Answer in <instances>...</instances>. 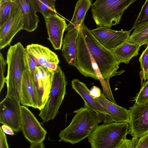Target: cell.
<instances>
[{
    "instance_id": "cell-21",
    "label": "cell",
    "mask_w": 148,
    "mask_h": 148,
    "mask_svg": "<svg viewBox=\"0 0 148 148\" xmlns=\"http://www.w3.org/2000/svg\"><path fill=\"white\" fill-rule=\"evenodd\" d=\"M140 46L127 41L111 51L120 63L128 64L133 57L139 54Z\"/></svg>"
},
{
    "instance_id": "cell-23",
    "label": "cell",
    "mask_w": 148,
    "mask_h": 148,
    "mask_svg": "<svg viewBox=\"0 0 148 148\" xmlns=\"http://www.w3.org/2000/svg\"><path fill=\"white\" fill-rule=\"evenodd\" d=\"M127 41L137 44L140 47L148 45V23L135 29Z\"/></svg>"
},
{
    "instance_id": "cell-24",
    "label": "cell",
    "mask_w": 148,
    "mask_h": 148,
    "mask_svg": "<svg viewBox=\"0 0 148 148\" xmlns=\"http://www.w3.org/2000/svg\"><path fill=\"white\" fill-rule=\"evenodd\" d=\"M37 12L41 13L44 17L57 13L55 7L56 0H31Z\"/></svg>"
},
{
    "instance_id": "cell-5",
    "label": "cell",
    "mask_w": 148,
    "mask_h": 148,
    "mask_svg": "<svg viewBox=\"0 0 148 148\" xmlns=\"http://www.w3.org/2000/svg\"><path fill=\"white\" fill-rule=\"evenodd\" d=\"M138 0H96L92 6V17L98 27L118 24L124 12Z\"/></svg>"
},
{
    "instance_id": "cell-16",
    "label": "cell",
    "mask_w": 148,
    "mask_h": 148,
    "mask_svg": "<svg viewBox=\"0 0 148 148\" xmlns=\"http://www.w3.org/2000/svg\"><path fill=\"white\" fill-rule=\"evenodd\" d=\"M44 17L48 36V39L55 50L61 49L63 34L68 27L65 20L57 13Z\"/></svg>"
},
{
    "instance_id": "cell-6",
    "label": "cell",
    "mask_w": 148,
    "mask_h": 148,
    "mask_svg": "<svg viewBox=\"0 0 148 148\" xmlns=\"http://www.w3.org/2000/svg\"><path fill=\"white\" fill-rule=\"evenodd\" d=\"M53 81L46 102L40 111L38 116L44 122L53 119L58 113L66 93L67 84L64 73L59 66L53 71Z\"/></svg>"
},
{
    "instance_id": "cell-18",
    "label": "cell",
    "mask_w": 148,
    "mask_h": 148,
    "mask_svg": "<svg viewBox=\"0 0 148 148\" xmlns=\"http://www.w3.org/2000/svg\"><path fill=\"white\" fill-rule=\"evenodd\" d=\"M80 28H75L68 31L63 40L62 44L63 56L68 64L76 68L77 66L76 56V43Z\"/></svg>"
},
{
    "instance_id": "cell-13",
    "label": "cell",
    "mask_w": 148,
    "mask_h": 148,
    "mask_svg": "<svg viewBox=\"0 0 148 148\" xmlns=\"http://www.w3.org/2000/svg\"><path fill=\"white\" fill-rule=\"evenodd\" d=\"M133 29L115 31L108 27H98L90 31L101 44L111 51L126 41Z\"/></svg>"
},
{
    "instance_id": "cell-29",
    "label": "cell",
    "mask_w": 148,
    "mask_h": 148,
    "mask_svg": "<svg viewBox=\"0 0 148 148\" xmlns=\"http://www.w3.org/2000/svg\"><path fill=\"white\" fill-rule=\"evenodd\" d=\"M24 60L25 69L32 73L38 66L26 48L24 50Z\"/></svg>"
},
{
    "instance_id": "cell-26",
    "label": "cell",
    "mask_w": 148,
    "mask_h": 148,
    "mask_svg": "<svg viewBox=\"0 0 148 148\" xmlns=\"http://www.w3.org/2000/svg\"><path fill=\"white\" fill-rule=\"evenodd\" d=\"M13 3V0H0V26L8 18Z\"/></svg>"
},
{
    "instance_id": "cell-37",
    "label": "cell",
    "mask_w": 148,
    "mask_h": 148,
    "mask_svg": "<svg viewBox=\"0 0 148 148\" xmlns=\"http://www.w3.org/2000/svg\"><path fill=\"white\" fill-rule=\"evenodd\" d=\"M44 145L42 142L31 143L30 148H44Z\"/></svg>"
},
{
    "instance_id": "cell-10",
    "label": "cell",
    "mask_w": 148,
    "mask_h": 148,
    "mask_svg": "<svg viewBox=\"0 0 148 148\" xmlns=\"http://www.w3.org/2000/svg\"><path fill=\"white\" fill-rule=\"evenodd\" d=\"M37 99L38 109L45 105L50 91L54 72L42 66H37L32 73Z\"/></svg>"
},
{
    "instance_id": "cell-14",
    "label": "cell",
    "mask_w": 148,
    "mask_h": 148,
    "mask_svg": "<svg viewBox=\"0 0 148 148\" xmlns=\"http://www.w3.org/2000/svg\"><path fill=\"white\" fill-rule=\"evenodd\" d=\"M71 86L73 89L83 99L84 106L96 113L101 122L106 123L113 122L106 109L92 95L90 90L85 84L77 79H75L71 81Z\"/></svg>"
},
{
    "instance_id": "cell-35",
    "label": "cell",
    "mask_w": 148,
    "mask_h": 148,
    "mask_svg": "<svg viewBox=\"0 0 148 148\" xmlns=\"http://www.w3.org/2000/svg\"><path fill=\"white\" fill-rule=\"evenodd\" d=\"M138 138L136 136L133 137L128 148H136L138 141Z\"/></svg>"
},
{
    "instance_id": "cell-2",
    "label": "cell",
    "mask_w": 148,
    "mask_h": 148,
    "mask_svg": "<svg viewBox=\"0 0 148 148\" xmlns=\"http://www.w3.org/2000/svg\"><path fill=\"white\" fill-rule=\"evenodd\" d=\"M25 48L18 42L10 46L7 55V73L5 79L7 87L6 97L20 102V92L23 74L25 69L24 60Z\"/></svg>"
},
{
    "instance_id": "cell-32",
    "label": "cell",
    "mask_w": 148,
    "mask_h": 148,
    "mask_svg": "<svg viewBox=\"0 0 148 148\" xmlns=\"http://www.w3.org/2000/svg\"><path fill=\"white\" fill-rule=\"evenodd\" d=\"M6 136L5 133L0 128V148H8Z\"/></svg>"
},
{
    "instance_id": "cell-27",
    "label": "cell",
    "mask_w": 148,
    "mask_h": 148,
    "mask_svg": "<svg viewBox=\"0 0 148 148\" xmlns=\"http://www.w3.org/2000/svg\"><path fill=\"white\" fill-rule=\"evenodd\" d=\"M148 23V0H146L135 21L132 28H137Z\"/></svg>"
},
{
    "instance_id": "cell-33",
    "label": "cell",
    "mask_w": 148,
    "mask_h": 148,
    "mask_svg": "<svg viewBox=\"0 0 148 148\" xmlns=\"http://www.w3.org/2000/svg\"><path fill=\"white\" fill-rule=\"evenodd\" d=\"M90 90L91 95L94 98L99 97L101 94L100 88L96 86H93Z\"/></svg>"
},
{
    "instance_id": "cell-15",
    "label": "cell",
    "mask_w": 148,
    "mask_h": 148,
    "mask_svg": "<svg viewBox=\"0 0 148 148\" xmlns=\"http://www.w3.org/2000/svg\"><path fill=\"white\" fill-rule=\"evenodd\" d=\"M26 49L38 66H42L54 71L60 62L58 55L48 47L38 44L27 45Z\"/></svg>"
},
{
    "instance_id": "cell-36",
    "label": "cell",
    "mask_w": 148,
    "mask_h": 148,
    "mask_svg": "<svg viewBox=\"0 0 148 148\" xmlns=\"http://www.w3.org/2000/svg\"><path fill=\"white\" fill-rule=\"evenodd\" d=\"M131 140L127 139L126 138L123 141L118 148H128Z\"/></svg>"
},
{
    "instance_id": "cell-9",
    "label": "cell",
    "mask_w": 148,
    "mask_h": 148,
    "mask_svg": "<svg viewBox=\"0 0 148 148\" xmlns=\"http://www.w3.org/2000/svg\"><path fill=\"white\" fill-rule=\"evenodd\" d=\"M21 129L26 138L31 143L42 142L47 132L28 108L21 106Z\"/></svg>"
},
{
    "instance_id": "cell-17",
    "label": "cell",
    "mask_w": 148,
    "mask_h": 148,
    "mask_svg": "<svg viewBox=\"0 0 148 148\" xmlns=\"http://www.w3.org/2000/svg\"><path fill=\"white\" fill-rule=\"evenodd\" d=\"M20 103L23 106L38 109L37 97L32 74L26 69L24 71L21 84Z\"/></svg>"
},
{
    "instance_id": "cell-28",
    "label": "cell",
    "mask_w": 148,
    "mask_h": 148,
    "mask_svg": "<svg viewBox=\"0 0 148 148\" xmlns=\"http://www.w3.org/2000/svg\"><path fill=\"white\" fill-rule=\"evenodd\" d=\"M148 100V80L145 81L141 84V88L132 101L135 103L139 104Z\"/></svg>"
},
{
    "instance_id": "cell-4",
    "label": "cell",
    "mask_w": 148,
    "mask_h": 148,
    "mask_svg": "<svg viewBox=\"0 0 148 148\" xmlns=\"http://www.w3.org/2000/svg\"><path fill=\"white\" fill-rule=\"evenodd\" d=\"M127 122H111L98 125L88 137L92 148H118L129 134Z\"/></svg>"
},
{
    "instance_id": "cell-30",
    "label": "cell",
    "mask_w": 148,
    "mask_h": 148,
    "mask_svg": "<svg viewBox=\"0 0 148 148\" xmlns=\"http://www.w3.org/2000/svg\"><path fill=\"white\" fill-rule=\"evenodd\" d=\"M0 92L3 88L5 83V72L7 60L4 58L2 53L0 52Z\"/></svg>"
},
{
    "instance_id": "cell-19",
    "label": "cell",
    "mask_w": 148,
    "mask_h": 148,
    "mask_svg": "<svg viewBox=\"0 0 148 148\" xmlns=\"http://www.w3.org/2000/svg\"><path fill=\"white\" fill-rule=\"evenodd\" d=\"M20 8L24 17L23 29L29 32L35 30L39 21L37 12L31 0H13Z\"/></svg>"
},
{
    "instance_id": "cell-12",
    "label": "cell",
    "mask_w": 148,
    "mask_h": 148,
    "mask_svg": "<svg viewBox=\"0 0 148 148\" xmlns=\"http://www.w3.org/2000/svg\"><path fill=\"white\" fill-rule=\"evenodd\" d=\"M130 113L129 134L140 138L148 132V100L134 103L128 110Z\"/></svg>"
},
{
    "instance_id": "cell-3",
    "label": "cell",
    "mask_w": 148,
    "mask_h": 148,
    "mask_svg": "<svg viewBox=\"0 0 148 148\" xmlns=\"http://www.w3.org/2000/svg\"><path fill=\"white\" fill-rule=\"evenodd\" d=\"M81 28L89 49L98 65L103 78L109 80L111 77L124 72L123 70L117 71L120 63L112 51L96 39L84 22Z\"/></svg>"
},
{
    "instance_id": "cell-7",
    "label": "cell",
    "mask_w": 148,
    "mask_h": 148,
    "mask_svg": "<svg viewBox=\"0 0 148 148\" xmlns=\"http://www.w3.org/2000/svg\"><path fill=\"white\" fill-rule=\"evenodd\" d=\"M76 68L82 75L100 82L103 79L98 65L93 58L86 43L81 28L76 40Z\"/></svg>"
},
{
    "instance_id": "cell-11",
    "label": "cell",
    "mask_w": 148,
    "mask_h": 148,
    "mask_svg": "<svg viewBox=\"0 0 148 148\" xmlns=\"http://www.w3.org/2000/svg\"><path fill=\"white\" fill-rule=\"evenodd\" d=\"M20 102L5 97L0 103V123L11 127L14 132L21 129V106Z\"/></svg>"
},
{
    "instance_id": "cell-20",
    "label": "cell",
    "mask_w": 148,
    "mask_h": 148,
    "mask_svg": "<svg viewBox=\"0 0 148 148\" xmlns=\"http://www.w3.org/2000/svg\"><path fill=\"white\" fill-rule=\"evenodd\" d=\"M95 98L107 111L113 122L129 123L128 110L109 101L103 93L99 97Z\"/></svg>"
},
{
    "instance_id": "cell-25",
    "label": "cell",
    "mask_w": 148,
    "mask_h": 148,
    "mask_svg": "<svg viewBox=\"0 0 148 148\" xmlns=\"http://www.w3.org/2000/svg\"><path fill=\"white\" fill-rule=\"evenodd\" d=\"M141 71L140 76L141 79V84L144 80H148V45L146 49L143 51L139 59Z\"/></svg>"
},
{
    "instance_id": "cell-31",
    "label": "cell",
    "mask_w": 148,
    "mask_h": 148,
    "mask_svg": "<svg viewBox=\"0 0 148 148\" xmlns=\"http://www.w3.org/2000/svg\"><path fill=\"white\" fill-rule=\"evenodd\" d=\"M139 138L136 148H148V132Z\"/></svg>"
},
{
    "instance_id": "cell-34",
    "label": "cell",
    "mask_w": 148,
    "mask_h": 148,
    "mask_svg": "<svg viewBox=\"0 0 148 148\" xmlns=\"http://www.w3.org/2000/svg\"><path fill=\"white\" fill-rule=\"evenodd\" d=\"M1 127L5 133L11 135H14V131L9 126L5 124H3Z\"/></svg>"
},
{
    "instance_id": "cell-22",
    "label": "cell",
    "mask_w": 148,
    "mask_h": 148,
    "mask_svg": "<svg viewBox=\"0 0 148 148\" xmlns=\"http://www.w3.org/2000/svg\"><path fill=\"white\" fill-rule=\"evenodd\" d=\"M92 0H78L75 5L73 15L66 30L79 28L84 22L86 14L92 6Z\"/></svg>"
},
{
    "instance_id": "cell-1",
    "label": "cell",
    "mask_w": 148,
    "mask_h": 148,
    "mask_svg": "<svg viewBox=\"0 0 148 148\" xmlns=\"http://www.w3.org/2000/svg\"><path fill=\"white\" fill-rule=\"evenodd\" d=\"M69 125L59 135L60 141L72 145L79 143L92 134L101 121L94 112L84 106L74 111Z\"/></svg>"
},
{
    "instance_id": "cell-8",
    "label": "cell",
    "mask_w": 148,
    "mask_h": 148,
    "mask_svg": "<svg viewBox=\"0 0 148 148\" xmlns=\"http://www.w3.org/2000/svg\"><path fill=\"white\" fill-rule=\"evenodd\" d=\"M24 24V17L22 10L13 1L8 18L0 26V50L10 45L16 35L23 29Z\"/></svg>"
}]
</instances>
